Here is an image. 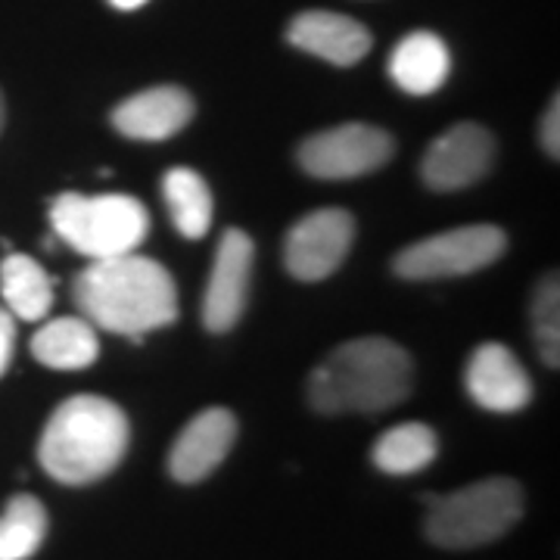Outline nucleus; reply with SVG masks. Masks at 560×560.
<instances>
[{"mask_svg": "<svg viewBox=\"0 0 560 560\" xmlns=\"http://www.w3.org/2000/svg\"><path fill=\"white\" fill-rule=\"evenodd\" d=\"M109 3H113L116 10H140L147 0H109Z\"/></svg>", "mask_w": 560, "mask_h": 560, "instance_id": "obj_24", "label": "nucleus"}, {"mask_svg": "<svg viewBox=\"0 0 560 560\" xmlns=\"http://www.w3.org/2000/svg\"><path fill=\"white\" fill-rule=\"evenodd\" d=\"M355 241V221L346 209H318L300 219L283 243L287 271L296 280L315 283L330 278Z\"/></svg>", "mask_w": 560, "mask_h": 560, "instance_id": "obj_8", "label": "nucleus"}, {"mask_svg": "<svg viewBox=\"0 0 560 560\" xmlns=\"http://www.w3.org/2000/svg\"><path fill=\"white\" fill-rule=\"evenodd\" d=\"M50 224L62 243L91 261L138 253L150 234L143 202L128 194H60L50 202Z\"/></svg>", "mask_w": 560, "mask_h": 560, "instance_id": "obj_5", "label": "nucleus"}, {"mask_svg": "<svg viewBox=\"0 0 560 560\" xmlns=\"http://www.w3.org/2000/svg\"><path fill=\"white\" fill-rule=\"evenodd\" d=\"M0 128H3V97H0Z\"/></svg>", "mask_w": 560, "mask_h": 560, "instance_id": "obj_25", "label": "nucleus"}, {"mask_svg": "<svg viewBox=\"0 0 560 560\" xmlns=\"http://www.w3.org/2000/svg\"><path fill=\"white\" fill-rule=\"evenodd\" d=\"M541 150L551 156V160H558L560 153V101L558 94L551 97L548 103V109H545V116H541Z\"/></svg>", "mask_w": 560, "mask_h": 560, "instance_id": "obj_22", "label": "nucleus"}, {"mask_svg": "<svg viewBox=\"0 0 560 560\" xmlns=\"http://www.w3.org/2000/svg\"><path fill=\"white\" fill-rule=\"evenodd\" d=\"M3 308L22 320H40L54 308V278L32 256L10 253L0 261Z\"/></svg>", "mask_w": 560, "mask_h": 560, "instance_id": "obj_17", "label": "nucleus"}, {"mask_svg": "<svg viewBox=\"0 0 560 560\" xmlns=\"http://www.w3.org/2000/svg\"><path fill=\"white\" fill-rule=\"evenodd\" d=\"M72 300L81 318L131 340L178 318L175 278L140 253L91 261L72 283Z\"/></svg>", "mask_w": 560, "mask_h": 560, "instance_id": "obj_1", "label": "nucleus"}, {"mask_svg": "<svg viewBox=\"0 0 560 560\" xmlns=\"http://www.w3.org/2000/svg\"><path fill=\"white\" fill-rule=\"evenodd\" d=\"M533 337L539 346L541 361L548 368L560 364V287L558 275L541 278L533 296Z\"/></svg>", "mask_w": 560, "mask_h": 560, "instance_id": "obj_21", "label": "nucleus"}, {"mask_svg": "<svg viewBox=\"0 0 560 560\" xmlns=\"http://www.w3.org/2000/svg\"><path fill=\"white\" fill-rule=\"evenodd\" d=\"M131 442L128 418L103 396H72L44 423L40 467L62 486H91L109 477Z\"/></svg>", "mask_w": 560, "mask_h": 560, "instance_id": "obj_3", "label": "nucleus"}, {"mask_svg": "<svg viewBox=\"0 0 560 560\" xmlns=\"http://www.w3.org/2000/svg\"><path fill=\"white\" fill-rule=\"evenodd\" d=\"M253 253H256V246L241 228H228L221 234L209 283H206V296H202V324L212 334H228L241 320L243 308H246V293H249Z\"/></svg>", "mask_w": 560, "mask_h": 560, "instance_id": "obj_10", "label": "nucleus"}, {"mask_svg": "<svg viewBox=\"0 0 560 560\" xmlns=\"http://www.w3.org/2000/svg\"><path fill=\"white\" fill-rule=\"evenodd\" d=\"M440 455V436L433 427L408 420L393 430H386L381 440L374 442L371 458L377 464V470L389 477H411L427 470Z\"/></svg>", "mask_w": 560, "mask_h": 560, "instance_id": "obj_18", "label": "nucleus"}, {"mask_svg": "<svg viewBox=\"0 0 560 560\" xmlns=\"http://www.w3.org/2000/svg\"><path fill=\"white\" fill-rule=\"evenodd\" d=\"M464 386H467L470 399L495 415L523 411L533 399V381H529L526 368L501 342H482L480 349L470 352L467 371H464Z\"/></svg>", "mask_w": 560, "mask_h": 560, "instance_id": "obj_11", "label": "nucleus"}, {"mask_svg": "<svg viewBox=\"0 0 560 560\" xmlns=\"http://www.w3.org/2000/svg\"><path fill=\"white\" fill-rule=\"evenodd\" d=\"M415 364L399 342L361 337L337 346L308 377V401L320 415H381L408 399Z\"/></svg>", "mask_w": 560, "mask_h": 560, "instance_id": "obj_2", "label": "nucleus"}, {"mask_svg": "<svg viewBox=\"0 0 560 560\" xmlns=\"http://www.w3.org/2000/svg\"><path fill=\"white\" fill-rule=\"evenodd\" d=\"M430 514L423 523L427 539L448 551L482 548L499 541L523 517V489L511 477H489L470 482L452 495H430Z\"/></svg>", "mask_w": 560, "mask_h": 560, "instance_id": "obj_4", "label": "nucleus"}, {"mask_svg": "<svg viewBox=\"0 0 560 560\" xmlns=\"http://www.w3.org/2000/svg\"><path fill=\"white\" fill-rule=\"evenodd\" d=\"M13 346H16V318L0 305V377H3V371L10 368Z\"/></svg>", "mask_w": 560, "mask_h": 560, "instance_id": "obj_23", "label": "nucleus"}, {"mask_svg": "<svg viewBox=\"0 0 560 560\" xmlns=\"http://www.w3.org/2000/svg\"><path fill=\"white\" fill-rule=\"evenodd\" d=\"M194 113L197 103L184 88L162 84L121 101L113 109V128L131 140H168L190 125Z\"/></svg>", "mask_w": 560, "mask_h": 560, "instance_id": "obj_13", "label": "nucleus"}, {"mask_svg": "<svg viewBox=\"0 0 560 560\" xmlns=\"http://www.w3.org/2000/svg\"><path fill=\"white\" fill-rule=\"evenodd\" d=\"M287 40L334 66H355L371 50V32L359 20L327 10L300 13L287 28Z\"/></svg>", "mask_w": 560, "mask_h": 560, "instance_id": "obj_14", "label": "nucleus"}, {"mask_svg": "<svg viewBox=\"0 0 560 560\" xmlns=\"http://www.w3.org/2000/svg\"><path fill=\"white\" fill-rule=\"evenodd\" d=\"M452 72V54L445 40L433 32H411L393 47L389 54V75L411 97L436 94L448 81Z\"/></svg>", "mask_w": 560, "mask_h": 560, "instance_id": "obj_15", "label": "nucleus"}, {"mask_svg": "<svg viewBox=\"0 0 560 560\" xmlns=\"http://www.w3.org/2000/svg\"><path fill=\"white\" fill-rule=\"evenodd\" d=\"M492 160H495L492 135L482 125L460 121L430 143V150L420 162V178L430 190L452 194L486 178Z\"/></svg>", "mask_w": 560, "mask_h": 560, "instance_id": "obj_9", "label": "nucleus"}, {"mask_svg": "<svg viewBox=\"0 0 560 560\" xmlns=\"http://www.w3.org/2000/svg\"><path fill=\"white\" fill-rule=\"evenodd\" d=\"M508 237L495 224H464L411 243L393 259V271L405 280H440L474 275L504 256Z\"/></svg>", "mask_w": 560, "mask_h": 560, "instance_id": "obj_6", "label": "nucleus"}, {"mask_svg": "<svg viewBox=\"0 0 560 560\" xmlns=\"http://www.w3.org/2000/svg\"><path fill=\"white\" fill-rule=\"evenodd\" d=\"M47 539V511L35 495L22 492L0 514V560H28Z\"/></svg>", "mask_w": 560, "mask_h": 560, "instance_id": "obj_20", "label": "nucleus"}, {"mask_svg": "<svg viewBox=\"0 0 560 560\" xmlns=\"http://www.w3.org/2000/svg\"><path fill=\"white\" fill-rule=\"evenodd\" d=\"M393 150L396 143L383 128L349 121L302 140L300 165L312 178L352 180L386 165L393 160Z\"/></svg>", "mask_w": 560, "mask_h": 560, "instance_id": "obj_7", "label": "nucleus"}, {"mask_svg": "<svg viewBox=\"0 0 560 560\" xmlns=\"http://www.w3.org/2000/svg\"><path fill=\"white\" fill-rule=\"evenodd\" d=\"M237 440V418L228 408H206L190 420L168 452V474L178 482H200L219 470Z\"/></svg>", "mask_w": 560, "mask_h": 560, "instance_id": "obj_12", "label": "nucleus"}, {"mask_svg": "<svg viewBox=\"0 0 560 560\" xmlns=\"http://www.w3.org/2000/svg\"><path fill=\"white\" fill-rule=\"evenodd\" d=\"M32 355L54 371H81L101 355L97 327L88 318H54L32 337Z\"/></svg>", "mask_w": 560, "mask_h": 560, "instance_id": "obj_16", "label": "nucleus"}, {"mask_svg": "<svg viewBox=\"0 0 560 560\" xmlns=\"http://www.w3.org/2000/svg\"><path fill=\"white\" fill-rule=\"evenodd\" d=\"M162 197L168 206V215L187 241H200L212 228L215 202L209 194V184L194 168H172L162 178Z\"/></svg>", "mask_w": 560, "mask_h": 560, "instance_id": "obj_19", "label": "nucleus"}]
</instances>
